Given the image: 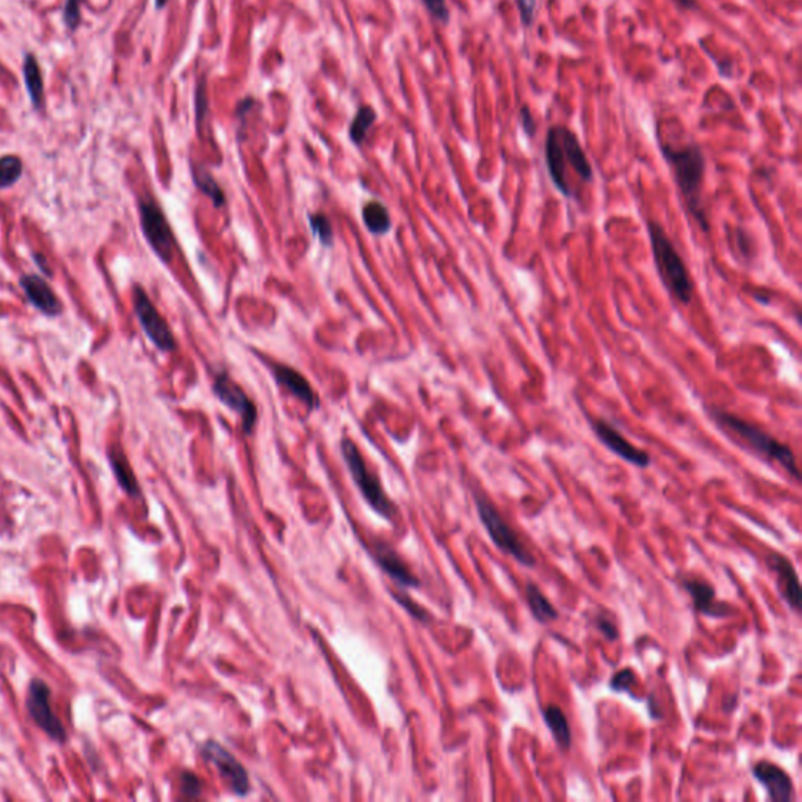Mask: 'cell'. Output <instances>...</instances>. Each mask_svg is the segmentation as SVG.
<instances>
[{
  "label": "cell",
  "instance_id": "cell-1",
  "mask_svg": "<svg viewBox=\"0 0 802 802\" xmlns=\"http://www.w3.org/2000/svg\"><path fill=\"white\" fill-rule=\"evenodd\" d=\"M663 159L668 162L682 198L688 207L692 220L704 232L710 230L709 215L702 199V185L705 178V155L702 147L696 143L676 147L668 143H660Z\"/></svg>",
  "mask_w": 802,
  "mask_h": 802
},
{
  "label": "cell",
  "instance_id": "cell-2",
  "mask_svg": "<svg viewBox=\"0 0 802 802\" xmlns=\"http://www.w3.org/2000/svg\"><path fill=\"white\" fill-rule=\"evenodd\" d=\"M544 154H546V165L550 179H552L555 188L566 198L575 196L567 179V168L572 169L581 182H593V165H591L577 135L566 126H553L548 129Z\"/></svg>",
  "mask_w": 802,
  "mask_h": 802
},
{
  "label": "cell",
  "instance_id": "cell-3",
  "mask_svg": "<svg viewBox=\"0 0 802 802\" xmlns=\"http://www.w3.org/2000/svg\"><path fill=\"white\" fill-rule=\"evenodd\" d=\"M706 414L713 420V423H716L723 431L730 434L732 438L738 439L743 447L749 448L752 453H756L768 461L777 462L794 480H799L801 475L796 458H794L791 448L784 444V442L773 438L770 433L751 423V421H746L744 419L735 416V414L721 409V407H706Z\"/></svg>",
  "mask_w": 802,
  "mask_h": 802
},
{
  "label": "cell",
  "instance_id": "cell-4",
  "mask_svg": "<svg viewBox=\"0 0 802 802\" xmlns=\"http://www.w3.org/2000/svg\"><path fill=\"white\" fill-rule=\"evenodd\" d=\"M647 235L657 273L668 294L677 303L690 304L695 294V282L674 242L669 239L662 224L654 220H647Z\"/></svg>",
  "mask_w": 802,
  "mask_h": 802
},
{
  "label": "cell",
  "instance_id": "cell-5",
  "mask_svg": "<svg viewBox=\"0 0 802 802\" xmlns=\"http://www.w3.org/2000/svg\"><path fill=\"white\" fill-rule=\"evenodd\" d=\"M475 505L478 509L480 520L485 525L486 532L491 536L492 542L497 546L503 553L511 555L515 561H519L522 566L533 567L536 564V558L532 552L523 546V542L514 532L511 525L503 519L500 511L495 508L491 500L482 494H475Z\"/></svg>",
  "mask_w": 802,
  "mask_h": 802
},
{
  "label": "cell",
  "instance_id": "cell-6",
  "mask_svg": "<svg viewBox=\"0 0 802 802\" xmlns=\"http://www.w3.org/2000/svg\"><path fill=\"white\" fill-rule=\"evenodd\" d=\"M342 456L346 467L351 473L353 480H355L359 491L364 495L367 503L375 509L378 514H381L386 519H392L395 508L390 503L389 497L383 491V486L379 480L373 475L369 468H367L365 461L362 458L361 452L356 447L355 442L348 438H343L341 442Z\"/></svg>",
  "mask_w": 802,
  "mask_h": 802
},
{
  "label": "cell",
  "instance_id": "cell-7",
  "mask_svg": "<svg viewBox=\"0 0 802 802\" xmlns=\"http://www.w3.org/2000/svg\"><path fill=\"white\" fill-rule=\"evenodd\" d=\"M140 223L143 235L147 240L149 246L157 254L159 259L165 263L173 261L176 239L173 229L169 226L165 213L160 206L152 199L140 201Z\"/></svg>",
  "mask_w": 802,
  "mask_h": 802
},
{
  "label": "cell",
  "instance_id": "cell-8",
  "mask_svg": "<svg viewBox=\"0 0 802 802\" xmlns=\"http://www.w3.org/2000/svg\"><path fill=\"white\" fill-rule=\"evenodd\" d=\"M133 309L145 334L160 351L171 353L178 348V342L169 324L160 315L154 303L149 300L146 291L138 285L133 287Z\"/></svg>",
  "mask_w": 802,
  "mask_h": 802
},
{
  "label": "cell",
  "instance_id": "cell-9",
  "mask_svg": "<svg viewBox=\"0 0 802 802\" xmlns=\"http://www.w3.org/2000/svg\"><path fill=\"white\" fill-rule=\"evenodd\" d=\"M27 711L41 730L58 743L66 742V730L51 704V688L41 678H35L29 685L27 692Z\"/></svg>",
  "mask_w": 802,
  "mask_h": 802
},
{
  "label": "cell",
  "instance_id": "cell-10",
  "mask_svg": "<svg viewBox=\"0 0 802 802\" xmlns=\"http://www.w3.org/2000/svg\"><path fill=\"white\" fill-rule=\"evenodd\" d=\"M213 393L224 406L232 409L240 416L243 421V430L246 434L254 431L257 425V406L251 400L246 392L230 378L226 372H220L213 381Z\"/></svg>",
  "mask_w": 802,
  "mask_h": 802
},
{
  "label": "cell",
  "instance_id": "cell-11",
  "mask_svg": "<svg viewBox=\"0 0 802 802\" xmlns=\"http://www.w3.org/2000/svg\"><path fill=\"white\" fill-rule=\"evenodd\" d=\"M202 756L218 770L221 777L226 780L230 790L237 796H244L249 791V777L246 770L221 744L216 742H207L202 746Z\"/></svg>",
  "mask_w": 802,
  "mask_h": 802
},
{
  "label": "cell",
  "instance_id": "cell-12",
  "mask_svg": "<svg viewBox=\"0 0 802 802\" xmlns=\"http://www.w3.org/2000/svg\"><path fill=\"white\" fill-rule=\"evenodd\" d=\"M589 425L593 428L596 438L608 448L610 452L617 454L621 459L630 462L636 467L645 468L650 466V456L641 448H636L630 440L625 439L614 425L605 419H591Z\"/></svg>",
  "mask_w": 802,
  "mask_h": 802
},
{
  "label": "cell",
  "instance_id": "cell-13",
  "mask_svg": "<svg viewBox=\"0 0 802 802\" xmlns=\"http://www.w3.org/2000/svg\"><path fill=\"white\" fill-rule=\"evenodd\" d=\"M752 774L765 787L768 799L776 802H791L796 799L791 777L779 765L760 760L752 768Z\"/></svg>",
  "mask_w": 802,
  "mask_h": 802
},
{
  "label": "cell",
  "instance_id": "cell-14",
  "mask_svg": "<svg viewBox=\"0 0 802 802\" xmlns=\"http://www.w3.org/2000/svg\"><path fill=\"white\" fill-rule=\"evenodd\" d=\"M768 566L777 575V589L794 611L801 608V583L791 561L779 552L768 555Z\"/></svg>",
  "mask_w": 802,
  "mask_h": 802
},
{
  "label": "cell",
  "instance_id": "cell-15",
  "mask_svg": "<svg viewBox=\"0 0 802 802\" xmlns=\"http://www.w3.org/2000/svg\"><path fill=\"white\" fill-rule=\"evenodd\" d=\"M271 372L276 383L280 384L284 390H287L290 395H294L305 405L309 409H315L320 405V398L317 397L315 390L312 389L308 379H305L300 372L291 369V367L285 364H273L271 365Z\"/></svg>",
  "mask_w": 802,
  "mask_h": 802
},
{
  "label": "cell",
  "instance_id": "cell-16",
  "mask_svg": "<svg viewBox=\"0 0 802 802\" xmlns=\"http://www.w3.org/2000/svg\"><path fill=\"white\" fill-rule=\"evenodd\" d=\"M683 588L691 596L695 608L701 614L710 617L729 616V607L724 602L716 599V591L709 581L702 579H686L683 580Z\"/></svg>",
  "mask_w": 802,
  "mask_h": 802
},
{
  "label": "cell",
  "instance_id": "cell-17",
  "mask_svg": "<svg viewBox=\"0 0 802 802\" xmlns=\"http://www.w3.org/2000/svg\"><path fill=\"white\" fill-rule=\"evenodd\" d=\"M20 287H22L24 294L35 308L43 312L44 315L57 317L61 314V303L53 294V290L49 287L43 277L37 275H25L20 277Z\"/></svg>",
  "mask_w": 802,
  "mask_h": 802
},
{
  "label": "cell",
  "instance_id": "cell-18",
  "mask_svg": "<svg viewBox=\"0 0 802 802\" xmlns=\"http://www.w3.org/2000/svg\"><path fill=\"white\" fill-rule=\"evenodd\" d=\"M376 563L384 569L386 574H389L393 580H397L401 586H417L419 580L411 574V570L406 567V564L401 561L400 556L393 552L390 547L379 544V546L373 550Z\"/></svg>",
  "mask_w": 802,
  "mask_h": 802
},
{
  "label": "cell",
  "instance_id": "cell-19",
  "mask_svg": "<svg viewBox=\"0 0 802 802\" xmlns=\"http://www.w3.org/2000/svg\"><path fill=\"white\" fill-rule=\"evenodd\" d=\"M542 715H544V721H546L550 732H552L556 744H558L563 751H567L570 747V743H572V733H570L569 721L566 715H564V711L558 705H548L547 709L544 710Z\"/></svg>",
  "mask_w": 802,
  "mask_h": 802
},
{
  "label": "cell",
  "instance_id": "cell-20",
  "mask_svg": "<svg viewBox=\"0 0 802 802\" xmlns=\"http://www.w3.org/2000/svg\"><path fill=\"white\" fill-rule=\"evenodd\" d=\"M24 84L29 93L32 104L35 108L43 107L44 100V81L41 76L39 65L32 53H27L24 58Z\"/></svg>",
  "mask_w": 802,
  "mask_h": 802
},
{
  "label": "cell",
  "instance_id": "cell-21",
  "mask_svg": "<svg viewBox=\"0 0 802 802\" xmlns=\"http://www.w3.org/2000/svg\"><path fill=\"white\" fill-rule=\"evenodd\" d=\"M108 459H110L112 471L114 473V477H117L119 486L122 487V491L131 495V497H137L140 494L138 482L135 480L132 468L129 466L124 454H122L119 450H110V453H108Z\"/></svg>",
  "mask_w": 802,
  "mask_h": 802
},
{
  "label": "cell",
  "instance_id": "cell-22",
  "mask_svg": "<svg viewBox=\"0 0 802 802\" xmlns=\"http://www.w3.org/2000/svg\"><path fill=\"white\" fill-rule=\"evenodd\" d=\"M362 218L367 229L375 235H383L392 228V220L389 210L384 204L378 201L367 202L362 209Z\"/></svg>",
  "mask_w": 802,
  "mask_h": 802
},
{
  "label": "cell",
  "instance_id": "cell-23",
  "mask_svg": "<svg viewBox=\"0 0 802 802\" xmlns=\"http://www.w3.org/2000/svg\"><path fill=\"white\" fill-rule=\"evenodd\" d=\"M192 174H193V180H195V185L198 187L199 192H202L206 196H209L212 202L215 204L216 207H224L226 206V195H224L223 188L218 185V182L215 180V178L210 171H207L204 166L199 165H193L192 168Z\"/></svg>",
  "mask_w": 802,
  "mask_h": 802
},
{
  "label": "cell",
  "instance_id": "cell-24",
  "mask_svg": "<svg viewBox=\"0 0 802 802\" xmlns=\"http://www.w3.org/2000/svg\"><path fill=\"white\" fill-rule=\"evenodd\" d=\"M527 600L536 621L550 622L558 617V611L555 610L553 605L548 602L547 597L542 594L539 586H536L534 583L527 584Z\"/></svg>",
  "mask_w": 802,
  "mask_h": 802
},
{
  "label": "cell",
  "instance_id": "cell-25",
  "mask_svg": "<svg viewBox=\"0 0 802 802\" xmlns=\"http://www.w3.org/2000/svg\"><path fill=\"white\" fill-rule=\"evenodd\" d=\"M375 121H376V113L372 107L364 105V107L359 108L355 119H353L351 126H350L351 141L357 146L362 145L367 138V133H369L370 127L373 126V122Z\"/></svg>",
  "mask_w": 802,
  "mask_h": 802
},
{
  "label": "cell",
  "instance_id": "cell-26",
  "mask_svg": "<svg viewBox=\"0 0 802 802\" xmlns=\"http://www.w3.org/2000/svg\"><path fill=\"white\" fill-rule=\"evenodd\" d=\"M22 176V162L16 155L0 157V188H8Z\"/></svg>",
  "mask_w": 802,
  "mask_h": 802
},
{
  "label": "cell",
  "instance_id": "cell-27",
  "mask_svg": "<svg viewBox=\"0 0 802 802\" xmlns=\"http://www.w3.org/2000/svg\"><path fill=\"white\" fill-rule=\"evenodd\" d=\"M309 226L312 234H314L318 240H320L324 246H331L334 243V230H332V224L328 216L324 213H310L309 215Z\"/></svg>",
  "mask_w": 802,
  "mask_h": 802
},
{
  "label": "cell",
  "instance_id": "cell-28",
  "mask_svg": "<svg viewBox=\"0 0 802 802\" xmlns=\"http://www.w3.org/2000/svg\"><path fill=\"white\" fill-rule=\"evenodd\" d=\"M209 110V96H207V84H206V77H202L198 81V86H196V94H195V112H196V124L198 127L202 126L204 118H206Z\"/></svg>",
  "mask_w": 802,
  "mask_h": 802
},
{
  "label": "cell",
  "instance_id": "cell-29",
  "mask_svg": "<svg viewBox=\"0 0 802 802\" xmlns=\"http://www.w3.org/2000/svg\"><path fill=\"white\" fill-rule=\"evenodd\" d=\"M430 15L440 24L450 22V10H448L447 0H421Z\"/></svg>",
  "mask_w": 802,
  "mask_h": 802
},
{
  "label": "cell",
  "instance_id": "cell-30",
  "mask_svg": "<svg viewBox=\"0 0 802 802\" xmlns=\"http://www.w3.org/2000/svg\"><path fill=\"white\" fill-rule=\"evenodd\" d=\"M636 683V674L633 669H622L613 676L610 682V688L613 691H630L631 686Z\"/></svg>",
  "mask_w": 802,
  "mask_h": 802
},
{
  "label": "cell",
  "instance_id": "cell-31",
  "mask_svg": "<svg viewBox=\"0 0 802 802\" xmlns=\"http://www.w3.org/2000/svg\"><path fill=\"white\" fill-rule=\"evenodd\" d=\"M520 13V22L523 27H533L536 20V11H538V0H515Z\"/></svg>",
  "mask_w": 802,
  "mask_h": 802
},
{
  "label": "cell",
  "instance_id": "cell-32",
  "mask_svg": "<svg viewBox=\"0 0 802 802\" xmlns=\"http://www.w3.org/2000/svg\"><path fill=\"white\" fill-rule=\"evenodd\" d=\"M180 782H182V791L185 796L188 798H198L201 791H202V782L198 779V776H195L193 773H188L185 771L182 774L180 777Z\"/></svg>",
  "mask_w": 802,
  "mask_h": 802
},
{
  "label": "cell",
  "instance_id": "cell-33",
  "mask_svg": "<svg viewBox=\"0 0 802 802\" xmlns=\"http://www.w3.org/2000/svg\"><path fill=\"white\" fill-rule=\"evenodd\" d=\"M80 4L81 0H66L65 4L63 19L71 30L77 29L80 24Z\"/></svg>",
  "mask_w": 802,
  "mask_h": 802
},
{
  "label": "cell",
  "instance_id": "cell-34",
  "mask_svg": "<svg viewBox=\"0 0 802 802\" xmlns=\"http://www.w3.org/2000/svg\"><path fill=\"white\" fill-rule=\"evenodd\" d=\"M596 627L602 631V635L607 638L608 641H616L617 638H619V630H617L614 621L608 616L597 614Z\"/></svg>",
  "mask_w": 802,
  "mask_h": 802
},
{
  "label": "cell",
  "instance_id": "cell-35",
  "mask_svg": "<svg viewBox=\"0 0 802 802\" xmlns=\"http://www.w3.org/2000/svg\"><path fill=\"white\" fill-rule=\"evenodd\" d=\"M733 237H735V239H733L732 243L737 244L738 253L742 254L743 257H746V259H751V257L754 256V253H752V239H751V235L747 234L746 230H743V229H737L735 232H733Z\"/></svg>",
  "mask_w": 802,
  "mask_h": 802
},
{
  "label": "cell",
  "instance_id": "cell-36",
  "mask_svg": "<svg viewBox=\"0 0 802 802\" xmlns=\"http://www.w3.org/2000/svg\"><path fill=\"white\" fill-rule=\"evenodd\" d=\"M520 124L523 127V132H525L530 138H533L536 135V131H538V126H536V119L530 112L528 105H523L520 108Z\"/></svg>",
  "mask_w": 802,
  "mask_h": 802
},
{
  "label": "cell",
  "instance_id": "cell-37",
  "mask_svg": "<svg viewBox=\"0 0 802 802\" xmlns=\"http://www.w3.org/2000/svg\"><path fill=\"white\" fill-rule=\"evenodd\" d=\"M395 597H397V599L400 600V603L403 605V607H405L406 610L411 611V614H412L414 617H417V619H420V621H426V619H428V616H426V613H425L423 610L419 608V607H414V608H412V600L403 599V597H400V596H395Z\"/></svg>",
  "mask_w": 802,
  "mask_h": 802
},
{
  "label": "cell",
  "instance_id": "cell-38",
  "mask_svg": "<svg viewBox=\"0 0 802 802\" xmlns=\"http://www.w3.org/2000/svg\"><path fill=\"white\" fill-rule=\"evenodd\" d=\"M674 2L681 10H697L699 8L696 0H674Z\"/></svg>",
  "mask_w": 802,
  "mask_h": 802
},
{
  "label": "cell",
  "instance_id": "cell-39",
  "mask_svg": "<svg viewBox=\"0 0 802 802\" xmlns=\"http://www.w3.org/2000/svg\"><path fill=\"white\" fill-rule=\"evenodd\" d=\"M166 4H168V0H155V8H159V10H162V8H163V6H165V5H166Z\"/></svg>",
  "mask_w": 802,
  "mask_h": 802
}]
</instances>
